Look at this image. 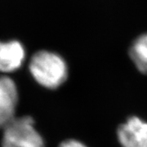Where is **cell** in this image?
Wrapping results in <instances>:
<instances>
[{"mask_svg":"<svg viewBox=\"0 0 147 147\" xmlns=\"http://www.w3.org/2000/svg\"><path fill=\"white\" fill-rule=\"evenodd\" d=\"M30 71L36 82L50 89L59 88L68 76V67L63 58L48 51H39L32 57Z\"/></svg>","mask_w":147,"mask_h":147,"instance_id":"6da1fadb","label":"cell"},{"mask_svg":"<svg viewBox=\"0 0 147 147\" xmlns=\"http://www.w3.org/2000/svg\"><path fill=\"white\" fill-rule=\"evenodd\" d=\"M34 123V119L29 116L14 118L4 127L3 147H44Z\"/></svg>","mask_w":147,"mask_h":147,"instance_id":"7a4b0ae2","label":"cell"},{"mask_svg":"<svg viewBox=\"0 0 147 147\" xmlns=\"http://www.w3.org/2000/svg\"><path fill=\"white\" fill-rule=\"evenodd\" d=\"M117 135L123 147H147V123L131 117L119 127Z\"/></svg>","mask_w":147,"mask_h":147,"instance_id":"3957f363","label":"cell"},{"mask_svg":"<svg viewBox=\"0 0 147 147\" xmlns=\"http://www.w3.org/2000/svg\"><path fill=\"white\" fill-rule=\"evenodd\" d=\"M18 100L17 89L9 77L0 76V128L8 124L15 118Z\"/></svg>","mask_w":147,"mask_h":147,"instance_id":"277c9868","label":"cell"},{"mask_svg":"<svg viewBox=\"0 0 147 147\" xmlns=\"http://www.w3.org/2000/svg\"><path fill=\"white\" fill-rule=\"evenodd\" d=\"M26 57V51L19 41H0V71L13 72L21 68Z\"/></svg>","mask_w":147,"mask_h":147,"instance_id":"5b68a950","label":"cell"},{"mask_svg":"<svg viewBox=\"0 0 147 147\" xmlns=\"http://www.w3.org/2000/svg\"><path fill=\"white\" fill-rule=\"evenodd\" d=\"M129 55L138 70L147 74V34L135 40L130 48Z\"/></svg>","mask_w":147,"mask_h":147,"instance_id":"8992f818","label":"cell"},{"mask_svg":"<svg viewBox=\"0 0 147 147\" xmlns=\"http://www.w3.org/2000/svg\"><path fill=\"white\" fill-rule=\"evenodd\" d=\"M59 147H87L82 142L76 140H68L62 142Z\"/></svg>","mask_w":147,"mask_h":147,"instance_id":"52a82bcc","label":"cell"}]
</instances>
